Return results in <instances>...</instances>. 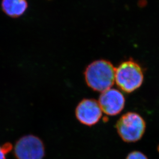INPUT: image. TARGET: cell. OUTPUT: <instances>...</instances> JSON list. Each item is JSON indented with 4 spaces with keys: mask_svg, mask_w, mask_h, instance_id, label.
<instances>
[{
    "mask_svg": "<svg viewBox=\"0 0 159 159\" xmlns=\"http://www.w3.org/2000/svg\"><path fill=\"white\" fill-rule=\"evenodd\" d=\"M75 116L78 121L86 126H93L102 117V110L98 101L94 99H84L75 110Z\"/></svg>",
    "mask_w": 159,
    "mask_h": 159,
    "instance_id": "5b68a950",
    "label": "cell"
},
{
    "mask_svg": "<svg viewBox=\"0 0 159 159\" xmlns=\"http://www.w3.org/2000/svg\"><path fill=\"white\" fill-rule=\"evenodd\" d=\"M15 153L18 159H42L45 150L40 139L34 135H26L16 144Z\"/></svg>",
    "mask_w": 159,
    "mask_h": 159,
    "instance_id": "277c9868",
    "label": "cell"
},
{
    "mask_svg": "<svg viewBox=\"0 0 159 159\" xmlns=\"http://www.w3.org/2000/svg\"><path fill=\"white\" fill-rule=\"evenodd\" d=\"M126 159H148L145 155L139 151H134L128 155Z\"/></svg>",
    "mask_w": 159,
    "mask_h": 159,
    "instance_id": "ba28073f",
    "label": "cell"
},
{
    "mask_svg": "<svg viewBox=\"0 0 159 159\" xmlns=\"http://www.w3.org/2000/svg\"><path fill=\"white\" fill-rule=\"evenodd\" d=\"M116 128L119 136L126 143H134L141 139L145 132L146 124L138 113L128 112L117 120Z\"/></svg>",
    "mask_w": 159,
    "mask_h": 159,
    "instance_id": "3957f363",
    "label": "cell"
},
{
    "mask_svg": "<svg viewBox=\"0 0 159 159\" xmlns=\"http://www.w3.org/2000/svg\"><path fill=\"white\" fill-rule=\"evenodd\" d=\"M116 68L108 61L98 60L86 68L84 76L88 86L95 91L102 92L111 88L115 82Z\"/></svg>",
    "mask_w": 159,
    "mask_h": 159,
    "instance_id": "6da1fadb",
    "label": "cell"
},
{
    "mask_svg": "<svg viewBox=\"0 0 159 159\" xmlns=\"http://www.w3.org/2000/svg\"><path fill=\"white\" fill-rule=\"evenodd\" d=\"M144 80L142 69L132 60L123 62L116 69L115 81L123 91L132 93L142 86Z\"/></svg>",
    "mask_w": 159,
    "mask_h": 159,
    "instance_id": "7a4b0ae2",
    "label": "cell"
},
{
    "mask_svg": "<svg viewBox=\"0 0 159 159\" xmlns=\"http://www.w3.org/2000/svg\"><path fill=\"white\" fill-rule=\"evenodd\" d=\"M101 109L106 114L116 116L124 108L125 99L121 92L116 89H109L102 92L98 101Z\"/></svg>",
    "mask_w": 159,
    "mask_h": 159,
    "instance_id": "8992f818",
    "label": "cell"
},
{
    "mask_svg": "<svg viewBox=\"0 0 159 159\" xmlns=\"http://www.w3.org/2000/svg\"><path fill=\"white\" fill-rule=\"evenodd\" d=\"M12 146L10 144H5L3 146H0V159H5L6 153L11 151Z\"/></svg>",
    "mask_w": 159,
    "mask_h": 159,
    "instance_id": "9c48e42d",
    "label": "cell"
},
{
    "mask_svg": "<svg viewBox=\"0 0 159 159\" xmlns=\"http://www.w3.org/2000/svg\"><path fill=\"white\" fill-rule=\"evenodd\" d=\"M2 9L3 12L11 18L22 16L28 8L27 0H2Z\"/></svg>",
    "mask_w": 159,
    "mask_h": 159,
    "instance_id": "52a82bcc",
    "label": "cell"
},
{
    "mask_svg": "<svg viewBox=\"0 0 159 159\" xmlns=\"http://www.w3.org/2000/svg\"><path fill=\"white\" fill-rule=\"evenodd\" d=\"M158 151H159V146H158Z\"/></svg>",
    "mask_w": 159,
    "mask_h": 159,
    "instance_id": "30bf717a",
    "label": "cell"
}]
</instances>
